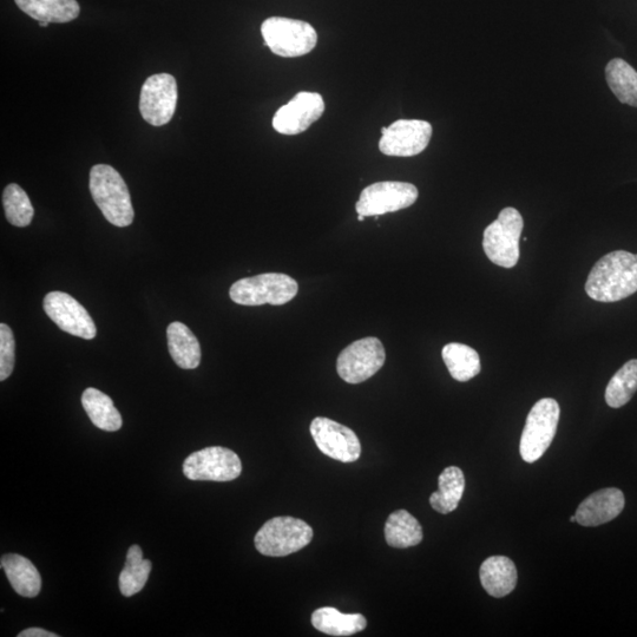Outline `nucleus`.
Listing matches in <instances>:
<instances>
[{
    "mask_svg": "<svg viewBox=\"0 0 637 637\" xmlns=\"http://www.w3.org/2000/svg\"><path fill=\"white\" fill-rule=\"evenodd\" d=\"M586 292L599 302H616L637 292V254L615 251L596 262Z\"/></svg>",
    "mask_w": 637,
    "mask_h": 637,
    "instance_id": "1",
    "label": "nucleus"
},
{
    "mask_svg": "<svg viewBox=\"0 0 637 637\" xmlns=\"http://www.w3.org/2000/svg\"><path fill=\"white\" fill-rule=\"evenodd\" d=\"M90 193L111 225L128 227L134 221V207L127 183L108 164H97L90 172Z\"/></svg>",
    "mask_w": 637,
    "mask_h": 637,
    "instance_id": "2",
    "label": "nucleus"
},
{
    "mask_svg": "<svg viewBox=\"0 0 637 637\" xmlns=\"http://www.w3.org/2000/svg\"><path fill=\"white\" fill-rule=\"evenodd\" d=\"M298 291V282L290 275L266 273L236 281L229 297L242 306H281L297 297Z\"/></svg>",
    "mask_w": 637,
    "mask_h": 637,
    "instance_id": "3",
    "label": "nucleus"
},
{
    "mask_svg": "<svg viewBox=\"0 0 637 637\" xmlns=\"http://www.w3.org/2000/svg\"><path fill=\"white\" fill-rule=\"evenodd\" d=\"M523 228L521 213L512 207L504 208L484 231L483 248L489 260L499 267H515L520 260Z\"/></svg>",
    "mask_w": 637,
    "mask_h": 637,
    "instance_id": "4",
    "label": "nucleus"
},
{
    "mask_svg": "<svg viewBox=\"0 0 637 637\" xmlns=\"http://www.w3.org/2000/svg\"><path fill=\"white\" fill-rule=\"evenodd\" d=\"M261 34L273 54L285 58L310 54L318 43L317 31L311 24L291 18L266 19L261 25Z\"/></svg>",
    "mask_w": 637,
    "mask_h": 637,
    "instance_id": "5",
    "label": "nucleus"
},
{
    "mask_svg": "<svg viewBox=\"0 0 637 637\" xmlns=\"http://www.w3.org/2000/svg\"><path fill=\"white\" fill-rule=\"evenodd\" d=\"M313 529L294 517H275L264 524L254 538L255 548L269 557H284L311 543Z\"/></svg>",
    "mask_w": 637,
    "mask_h": 637,
    "instance_id": "6",
    "label": "nucleus"
},
{
    "mask_svg": "<svg viewBox=\"0 0 637 637\" xmlns=\"http://www.w3.org/2000/svg\"><path fill=\"white\" fill-rule=\"evenodd\" d=\"M560 415V405L553 398H543L533 406L521 437L524 462L535 463L547 452L556 436Z\"/></svg>",
    "mask_w": 637,
    "mask_h": 637,
    "instance_id": "7",
    "label": "nucleus"
},
{
    "mask_svg": "<svg viewBox=\"0 0 637 637\" xmlns=\"http://www.w3.org/2000/svg\"><path fill=\"white\" fill-rule=\"evenodd\" d=\"M242 472L241 459L222 446H210L192 453L183 463V474L190 481L231 482Z\"/></svg>",
    "mask_w": 637,
    "mask_h": 637,
    "instance_id": "8",
    "label": "nucleus"
},
{
    "mask_svg": "<svg viewBox=\"0 0 637 637\" xmlns=\"http://www.w3.org/2000/svg\"><path fill=\"white\" fill-rule=\"evenodd\" d=\"M386 352L378 338L354 341L341 351L337 371L348 384H360L374 376L385 364Z\"/></svg>",
    "mask_w": 637,
    "mask_h": 637,
    "instance_id": "9",
    "label": "nucleus"
},
{
    "mask_svg": "<svg viewBox=\"0 0 637 637\" xmlns=\"http://www.w3.org/2000/svg\"><path fill=\"white\" fill-rule=\"evenodd\" d=\"M418 189L411 183L386 181L373 183L361 192L356 205L359 215L379 216L415 205Z\"/></svg>",
    "mask_w": 637,
    "mask_h": 637,
    "instance_id": "10",
    "label": "nucleus"
},
{
    "mask_svg": "<svg viewBox=\"0 0 637 637\" xmlns=\"http://www.w3.org/2000/svg\"><path fill=\"white\" fill-rule=\"evenodd\" d=\"M177 104V84L169 74L150 76L144 82L140 96L143 120L154 127L166 126L172 121Z\"/></svg>",
    "mask_w": 637,
    "mask_h": 637,
    "instance_id": "11",
    "label": "nucleus"
},
{
    "mask_svg": "<svg viewBox=\"0 0 637 637\" xmlns=\"http://www.w3.org/2000/svg\"><path fill=\"white\" fill-rule=\"evenodd\" d=\"M379 149L386 156L412 157L429 146L432 126L420 120H399L382 129Z\"/></svg>",
    "mask_w": 637,
    "mask_h": 637,
    "instance_id": "12",
    "label": "nucleus"
},
{
    "mask_svg": "<svg viewBox=\"0 0 637 637\" xmlns=\"http://www.w3.org/2000/svg\"><path fill=\"white\" fill-rule=\"evenodd\" d=\"M44 311L62 331L85 340H93L97 328L87 310L64 292H51L43 302Z\"/></svg>",
    "mask_w": 637,
    "mask_h": 637,
    "instance_id": "13",
    "label": "nucleus"
},
{
    "mask_svg": "<svg viewBox=\"0 0 637 637\" xmlns=\"http://www.w3.org/2000/svg\"><path fill=\"white\" fill-rule=\"evenodd\" d=\"M311 435L324 455L343 463L358 461L361 455L359 438L350 428L325 417L315 418Z\"/></svg>",
    "mask_w": 637,
    "mask_h": 637,
    "instance_id": "14",
    "label": "nucleus"
},
{
    "mask_svg": "<svg viewBox=\"0 0 637 637\" xmlns=\"http://www.w3.org/2000/svg\"><path fill=\"white\" fill-rule=\"evenodd\" d=\"M324 113L323 96L302 91L277 111L273 118V128L282 135H299L319 121Z\"/></svg>",
    "mask_w": 637,
    "mask_h": 637,
    "instance_id": "15",
    "label": "nucleus"
},
{
    "mask_svg": "<svg viewBox=\"0 0 637 637\" xmlns=\"http://www.w3.org/2000/svg\"><path fill=\"white\" fill-rule=\"evenodd\" d=\"M625 495L619 489L608 488L594 492L580 504L576 522L583 527H599L615 520L625 509Z\"/></svg>",
    "mask_w": 637,
    "mask_h": 637,
    "instance_id": "16",
    "label": "nucleus"
},
{
    "mask_svg": "<svg viewBox=\"0 0 637 637\" xmlns=\"http://www.w3.org/2000/svg\"><path fill=\"white\" fill-rule=\"evenodd\" d=\"M482 586L492 597L507 596L516 588L517 569L515 563L505 556H491L479 570Z\"/></svg>",
    "mask_w": 637,
    "mask_h": 637,
    "instance_id": "17",
    "label": "nucleus"
},
{
    "mask_svg": "<svg viewBox=\"0 0 637 637\" xmlns=\"http://www.w3.org/2000/svg\"><path fill=\"white\" fill-rule=\"evenodd\" d=\"M0 567L18 595L32 599L41 593V574L28 558L17 554L5 555L0 561Z\"/></svg>",
    "mask_w": 637,
    "mask_h": 637,
    "instance_id": "18",
    "label": "nucleus"
},
{
    "mask_svg": "<svg viewBox=\"0 0 637 637\" xmlns=\"http://www.w3.org/2000/svg\"><path fill=\"white\" fill-rule=\"evenodd\" d=\"M168 350L175 364L183 370H194L201 363V346L193 332L179 321L168 326Z\"/></svg>",
    "mask_w": 637,
    "mask_h": 637,
    "instance_id": "19",
    "label": "nucleus"
},
{
    "mask_svg": "<svg viewBox=\"0 0 637 637\" xmlns=\"http://www.w3.org/2000/svg\"><path fill=\"white\" fill-rule=\"evenodd\" d=\"M19 9L38 22L69 23L80 16L77 0H15Z\"/></svg>",
    "mask_w": 637,
    "mask_h": 637,
    "instance_id": "20",
    "label": "nucleus"
},
{
    "mask_svg": "<svg viewBox=\"0 0 637 637\" xmlns=\"http://www.w3.org/2000/svg\"><path fill=\"white\" fill-rule=\"evenodd\" d=\"M312 625L319 632L331 636H352L367 627L365 616L361 614H343L338 609L324 607L312 615Z\"/></svg>",
    "mask_w": 637,
    "mask_h": 637,
    "instance_id": "21",
    "label": "nucleus"
},
{
    "mask_svg": "<svg viewBox=\"0 0 637 637\" xmlns=\"http://www.w3.org/2000/svg\"><path fill=\"white\" fill-rule=\"evenodd\" d=\"M82 404L96 428L108 432H115L122 428L121 413L107 394L89 387L83 392Z\"/></svg>",
    "mask_w": 637,
    "mask_h": 637,
    "instance_id": "22",
    "label": "nucleus"
},
{
    "mask_svg": "<svg viewBox=\"0 0 637 637\" xmlns=\"http://www.w3.org/2000/svg\"><path fill=\"white\" fill-rule=\"evenodd\" d=\"M385 538L387 544L393 548L415 547L423 541V528L409 511L397 510L387 518Z\"/></svg>",
    "mask_w": 637,
    "mask_h": 637,
    "instance_id": "23",
    "label": "nucleus"
},
{
    "mask_svg": "<svg viewBox=\"0 0 637 637\" xmlns=\"http://www.w3.org/2000/svg\"><path fill=\"white\" fill-rule=\"evenodd\" d=\"M438 491L433 492L430 504L439 514H450L458 508L465 490L463 471L457 466L446 468L438 479Z\"/></svg>",
    "mask_w": 637,
    "mask_h": 637,
    "instance_id": "24",
    "label": "nucleus"
},
{
    "mask_svg": "<svg viewBox=\"0 0 637 637\" xmlns=\"http://www.w3.org/2000/svg\"><path fill=\"white\" fill-rule=\"evenodd\" d=\"M442 357L453 379L465 383L481 373V358L474 348L464 344L445 345Z\"/></svg>",
    "mask_w": 637,
    "mask_h": 637,
    "instance_id": "25",
    "label": "nucleus"
},
{
    "mask_svg": "<svg viewBox=\"0 0 637 637\" xmlns=\"http://www.w3.org/2000/svg\"><path fill=\"white\" fill-rule=\"evenodd\" d=\"M610 90L623 104L637 108V72L621 58L610 61L606 68Z\"/></svg>",
    "mask_w": 637,
    "mask_h": 637,
    "instance_id": "26",
    "label": "nucleus"
},
{
    "mask_svg": "<svg viewBox=\"0 0 637 637\" xmlns=\"http://www.w3.org/2000/svg\"><path fill=\"white\" fill-rule=\"evenodd\" d=\"M151 571V562L144 560L139 545H131L126 564L120 575V590L123 596L131 597L146 586Z\"/></svg>",
    "mask_w": 637,
    "mask_h": 637,
    "instance_id": "27",
    "label": "nucleus"
},
{
    "mask_svg": "<svg viewBox=\"0 0 637 637\" xmlns=\"http://www.w3.org/2000/svg\"><path fill=\"white\" fill-rule=\"evenodd\" d=\"M637 391V359L629 360L614 374L606 390V402L613 409H620Z\"/></svg>",
    "mask_w": 637,
    "mask_h": 637,
    "instance_id": "28",
    "label": "nucleus"
},
{
    "mask_svg": "<svg viewBox=\"0 0 637 637\" xmlns=\"http://www.w3.org/2000/svg\"><path fill=\"white\" fill-rule=\"evenodd\" d=\"M3 206L6 219L16 227H28L34 219L35 209L24 189L12 183L5 188Z\"/></svg>",
    "mask_w": 637,
    "mask_h": 637,
    "instance_id": "29",
    "label": "nucleus"
},
{
    "mask_svg": "<svg viewBox=\"0 0 637 637\" xmlns=\"http://www.w3.org/2000/svg\"><path fill=\"white\" fill-rule=\"evenodd\" d=\"M15 337L8 325H0V380L8 379L15 369Z\"/></svg>",
    "mask_w": 637,
    "mask_h": 637,
    "instance_id": "30",
    "label": "nucleus"
},
{
    "mask_svg": "<svg viewBox=\"0 0 637 637\" xmlns=\"http://www.w3.org/2000/svg\"><path fill=\"white\" fill-rule=\"evenodd\" d=\"M18 637H58L55 633L47 632L42 628H30L23 630L22 633L17 635Z\"/></svg>",
    "mask_w": 637,
    "mask_h": 637,
    "instance_id": "31",
    "label": "nucleus"
},
{
    "mask_svg": "<svg viewBox=\"0 0 637 637\" xmlns=\"http://www.w3.org/2000/svg\"><path fill=\"white\" fill-rule=\"evenodd\" d=\"M49 24H50V23H48V22H39V26H41V28H47V26H48Z\"/></svg>",
    "mask_w": 637,
    "mask_h": 637,
    "instance_id": "32",
    "label": "nucleus"
},
{
    "mask_svg": "<svg viewBox=\"0 0 637 637\" xmlns=\"http://www.w3.org/2000/svg\"><path fill=\"white\" fill-rule=\"evenodd\" d=\"M364 220H365V216L358 214V221H364Z\"/></svg>",
    "mask_w": 637,
    "mask_h": 637,
    "instance_id": "33",
    "label": "nucleus"
},
{
    "mask_svg": "<svg viewBox=\"0 0 637 637\" xmlns=\"http://www.w3.org/2000/svg\"><path fill=\"white\" fill-rule=\"evenodd\" d=\"M570 522H576V516H571L570 517Z\"/></svg>",
    "mask_w": 637,
    "mask_h": 637,
    "instance_id": "34",
    "label": "nucleus"
}]
</instances>
